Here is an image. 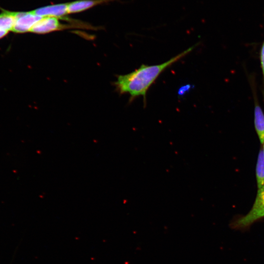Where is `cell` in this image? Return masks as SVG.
Here are the masks:
<instances>
[{
  "instance_id": "obj_11",
  "label": "cell",
  "mask_w": 264,
  "mask_h": 264,
  "mask_svg": "<svg viewBox=\"0 0 264 264\" xmlns=\"http://www.w3.org/2000/svg\"><path fill=\"white\" fill-rule=\"evenodd\" d=\"M190 85H186L180 88L178 91V94L179 95H183L186 93V92H188L190 88Z\"/></svg>"
},
{
  "instance_id": "obj_13",
  "label": "cell",
  "mask_w": 264,
  "mask_h": 264,
  "mask_svg": "<svg viewBox=\"0 0 264 264\" xmlns=\"http://www.w3.org/2000/svg\"><path fill=\"white\" fill-rule=\"evenodd\" d=\"M264 147H263V151H264Z\"/></svg>"
},
{
  "instance_id": "obj_4",
  "label": "cell",
  "mask_w": 264,
  "mask_h": 264,
  "mask_svg": "<svg viewBox=\"0 0 264 264\" xmlns=\"http://www.w3.org/2000/svg\"><path fill=\"white\" fill-rule=\"evenodd\" d=\"M250 84L252 91L254 105V125L255 128L262 144L264 143V113L259 104L255 79L250 77Z\"/></svg>"
},
{
  "instance_id": "obj_6",
  "label": "cell",
  "mask_w": 264,
  "mask_h": 264,
  "mask_svg": "<svg viewBox=\"0 0 264 264\" xmlns=\"http://www.w3.org/2000/svg\"><path fill=\"white\" fill-rule=\"evenodd\" d=\"M32 12L40 17H53L66 20L65 16L68 14L67 3H59L40 7Z\"/></svg>"
},
{
  "instance_id": "obj_12",
  "label": "cell",
  "mask_w": 264,
  "mask_h": 264,
  "mask_svg": "<svg viewBox=\"0 0 264 264\" xmlns=\"http://www.w3.org/2000/svg\"><path fill=\"white\" fill-rule=\"evenodd\" d=\"M8 33V31L0 30V38L4 37Z\"/></svg>"
},
{
  "instance_id": "obj_5",
  "label": "cell",
  "mask_w": 264,
  "mask_h": 264,
  "mask_svg": "<svg viewBox=\"0 0 264 264\" xmlns=\"http://www.w3.org/2000/svg\"><path fill=\"white\" fill-rule=\"evenodd\" d=\"M60 19H61L43 17L32 27L30 32L43 34L69 28V25L61 23Z\"/></svg>"
},
{
  "instance_id": "obj_7",
  "label": "cell",
  "mask_w": 264,
  "mask_h": 264,
  "mask_svg": "<svg viewBox=\"0 0 264 264\" xmlns=\"http://www.w3.org/2000/svg\"><path fill=\"white\" fill-rule=\"evenodd\" d=\"M112 0H78L67 3L68 14L81 12Z\"/></svg>"
},
{
  "instance_id": "obj_1",
  "label": "cell",
  "mask_w": 264,
  "mask_h": 264,
  "mask_svg": "<svg viewBox=\"0 0 264 264\" xmlns=\"http://www.w3.org/2000/svg\"><path fill=\"white\" fill-rule=\"evenodd\" d=\"M197 45L191 46L163 63L151 66L142 64L133 71L119 75L115 82L117 89L121 94L128 93L131 102L137 97H143L146 104L147 92L160 74L168 67L187 55Z\"/></svg>"
},
{
  "instance_id": "obj_2",
  "label": "cell",
  "mask_w": 264,
  "mask_h": 264,
  "mask_svg": "<svg viewBox=\"0 0 264 264\" xmlns=\"http://www.w3.org/2000/svg\"><path fill=\"white\" fill-rule=\"evenodd\" d=\"M264 217V186L258 191L255 202L247 214L238 219L234 224L237 228L248 226L257 220Z\"/></svg>"
},
{
  "instance_id": "obj_8",
  "label": "cell",
  "mask_w": 264,
  "mask_h": 264,
  "mask_svg": "<svg viewBox=\"0 0 264 264\" xmlns=\"http://www.w3.org/2000/svg\"><path fill=\"white\" fill-rule=\"evenodd\" d=\"M16 12L2 9L0 13V30H12L15 23Z\"/></svg>"
},
{
  "instance_id": "obj_10",
  "label": "cell",
  "mask_w": 264,
  "mask_h": 264,
  "mask_svg": "<svg viewBox=\"0 0 264 264\" xmlns=\"http://www.w3.org/2000/svg\"><path fill=\"white\" fill-rule=\"evenodd\" d=\"M260 59L261 68L262 69V74L264 79V40L261 47Z\"/></svg>"
},
{
  "instance_id": "obj_9",
  "label": "cell",
  "mask_w": 264,
  "mask_h": 264,
  "mask_svg": "<svg viewBox=\"0 0 264 264\" xmlns=\"http://www.w3.org/2000/svg\"><path fill=\"white\" fill-rule=\"evenodd\" d=\"M256 178L258 188L259 189L264 186V154L263 149L260 150L258 154L256 166Z\"/></svg>"
},
{
  "instance_id": "obj_3",
  "label": "cell",
  "mask_w": 264,
  "mask_h": 264,
  "mask_svg": "<svg viewBox=\"0 0 264 264\" xmlns=\"http://www.w3.org/2000/svg\"><path fill=\"white\" fill-rule=\"evenodd\" d=\"M42 17L29 12H16L15 20L12 31L15 33H23L30 32L32 27Z\"/></svg>"
},
{
  "instance_id": "obj_14",
  "label": "cell",
  "mask_w": 264,
  "mask_h": 264,
  "mask_svg": "<svg viewBox=\"0 0 264 264\" xmlns=\"http://www.w3.org/2000/svg\"><path fill=\"white\" fill-rule=\"evenodd\" d=\"M263 93H264V88Z\"/></svg>"
}]
</instances>
